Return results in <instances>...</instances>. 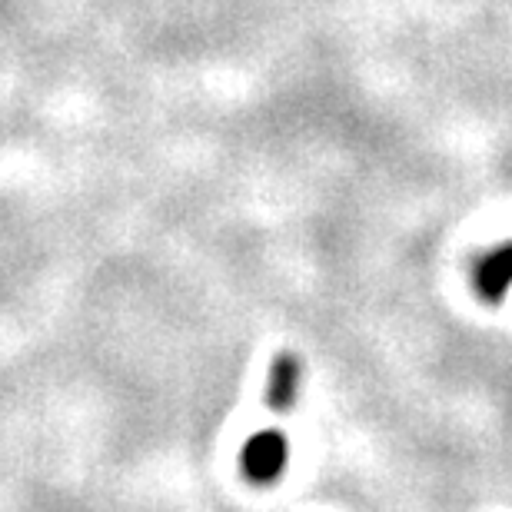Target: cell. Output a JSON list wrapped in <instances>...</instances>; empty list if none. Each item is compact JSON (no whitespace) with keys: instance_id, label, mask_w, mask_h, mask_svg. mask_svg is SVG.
Returning a JSON list of instances; mask_svg holds the SVG:
<instances>
[{"instance_id":"6da1fadb","label":"cell","mask_w":512,"mask_h":512,"mask_svg":"<svg viewBox=\"0 0 512 512\" xmlns=\"http://www.w3.org/2000/svg\"><path fill=\"white\" fill-rule=\"evenodd\" d=\"M286 463H290V443H286L280 429H263L243 446V473L260 486L276 483L283 476Z\"/></svg>"},{"instance_id":"3957f363","label":"cell","mask_w":512,"mask_h":512,"mask_svg":"<svg viewBox=\"0 0 512 512\" xmlns=\"http://www.w3.org/2000/svg\"><path fill=\"white\" fill-rule=\"evenodd\" d=\"M303 386V363L296 353H280L270 366V383H266V406L273 413H293L296 396Z\"/></svg>"},{"instance_id":"7a4b0ae2","label":"cell","mask_w":512,"mask_h":512,"mask_svg":"<svg viewBox=\"0 0 512 512\" xmlns=\"http://www.w3.org/2000/svg\"><path fill=\"white\" fill-rule=\"evenodd\" d=\"M512 286V243L489 250L473 263V290L486 303H503L506 290Z\"/></svg>"}]
</instances>
